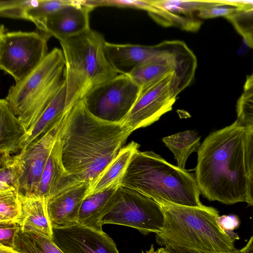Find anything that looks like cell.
Wrapping results in <instances>:
<instances>
[{
  "instance_id": "cell-1",
  "label": "cell",
  "mask_w": 253,
  "mask_h": 253,
  "mask_svg": "<svg viewBox=\"0 0 253 253\" xmlns=\"http://www.w3.org/2000/svg\"><path fill=\"white\" fill-rule=\"evenodd\" d=\"M130 134L121 123L94 115L84 98L77 102L62 118L54 145L70 187L98 177Z\"/></svg>"
},
{
  "instance_id": "cell-2",
  "label": "cell",
  "mask_w": 253,
  "mask_h": 253,
  "mask_svg": "<svg viewBox=\"0 0 253 253\" xmlns=\"http://www.w3.org/2000/svg\"><path fill=\"white\" fill-rule=\"evenodd\" d=\"M245 131L236 120L210 134L200 146L195 179L200 193L209 201L226 205L245 202Z\"/></svg>"
},
{
  "instance_id": "cell-3",
  "label": "cell",
  "mask_w": 253,
  "mask_h": 253,
  "mask_svg": "<svg viewBox=\"0 0 253 253\" xmlns=\"http://www.w3.org/2000/svg\"><path fill=\"white\" fill-rule=\"evenodd\" d=\"M119 184L135 190L160 205L204 206L195 177L152 151L134 153Z\"/></svg>"
},
{
  "instance_id": "cell-4",
  "label": "cell",
  "mask_w": 253,
  "mask_h": 253,
  "mask_svg": "<svg viewBox=\"0 0 253 253\" xmlns=\"http://www.w3.org/2000/svg\"><path fill=\"white\" fill-rule=\"evenodd\" d=\"M165 217L163 228L156 234L161 246H172L208 253L233 251L235 240L219 227L218 211L211 207L160 205Z\"/></svg>"
},
{
  "instance_id": "cell-5",
  "label": "cell",
  "mask_w": 253,
  "mask_h": 253,
  "mask_svg": "<svg viewBox=\"0 0 253 253\" xmlns=\"http://www.w3.org/2000/svg\"><path fill=\"white\" fill-rule=\"evenodd\" d=\"M105 42L91 29L60 42L65 61L67 112L93 87L118 75L106 57Z\"/></svg>"
},
{
  "instance_id": "cell-6",
  "label": "cell",
  "mask_w": 253,
  "mask_h": 253,
  "mask_svg": "<svg viewBox=\"0 0 253 253\" xmlns=\"http://www.w3.org/2000/svg\"><path fill=\"white\" fill-rule=\"evenodd\" d=\"M65 66L62 50L54 48L33 71L9 88L5 99L26 131L24 140L62 87Z\"/></svg>"
},
{
  "instance_id": "cell-7",
  "label": "cell",
  "mask_w": 253,
  "mask_h": 253,
  "mask_svg": "<svg viewBox=\"0 0 253 253\" xmlns=\"http://www.w3.org/2000/svg\"><path fill=\"white\" fill-rule=\"evenodd\" d=\"M106 57L118 74L128 75L137 65L145 62L165 59L175 64L176 72L172 87L177 95L193 82L197 59L193 52L183 41H165L154 45L133 44L105 43Z\"/></svg>"
},
{
  "instance_id": "cell-8",
  "label": "cell",
  "mask_w": 253,
  "mask_h": 253,
  "mask_svg": "<svg viewBox=\"0 0 253 253\" xmlns=\"http://www.w3.org/2000/svg\"><path fill=\"white\" fill-rule=\"evenodd\" d=\"M164 220L159 204L135 190L119 185L102 223L132 227L143 234H157L161 232Z\"/></svg>"
},
{
  "instance_id": "cell-9",
  "label": "cell",
  "mask_w": 253,
  "mask_h": 253,
  "mask_svg": "<svg viewBox=\"0 0 253 253\" xmlns=\"http://www.w3.org/2000/svg\"><path fill=\"white\" fill-rule=\"evenodd\" d=\"M48 36L35 32H7L0 29V68L21 81L44 59L47 52Z\"/></svg>"
},
{
  "instance_id": "cell-10",
  "label": "cell",
  "mask_w": 253,
  "mask_h": 253,
  "mask_svg": "<svg viewBox=\"0 0 253 253\" xmlns=\"http://www.w3.org/2000/svg\"><path fill=\"white\" fill-rule=\"evenodd\" d=\"M141 90L128 76L118 74L91 89L84 99L94 115L114 123H122L138 99Z\"/></svg>"
},
{
  "instance_id": "cell-11",
  "label": "cell",
  "mask_w": 253,
  "mask_h": 253,
  "mask_svg": "<svg viewBox=\"0 0 253 253\" xmlns=\"http://www.w3.org/2000/svg\"><path fill=\"white\" fill-rule=\"evenodd\" d=\"M175 73L142 90L130 111L121 123L131 133L158 121L172 109L176 99L172 89Z\"/></svg>"
},
{
  "instance_id": "cell-12",
  "label": "cell",
  "mask_w": 253,
  "mask_h": 253,
  "mask_svg": "<svg viewBox=\"0 0 253 253\" xmlns=\"http://www.w3.org/2000/svg\"><path fill=\"white\" fill-rule=\"evenodd\" d=\"M62 119L15 155L20 170L19 193L38 194L41 179L55 144Z\"/></svg>"
},
{
  "instance_id": "cell-13",
  "label": "cell",
  "mask_w": 253,
  "mask_h": 253,
  "mask_svg": "<svg viewBox=\"0 0 253 253\" xmlns=\"http://www.w3.org/2000/svg\"><path fill=\"white\" fill-rule=\"evenodd\" d=\"M52 241L63 253H119L112 239L77 222L53 227Z\"/></svg>"
},
{
  "instance_id": "cell-14",
  "label": "cell",
  "mask_w": 253,
  "mask_h": 253,
  "mask_svg": "<svg viewBox=\"0 0 253 253\" xmlns=\"http://www.w3.org/2000/svg\"><path fill=\"white\" fill-rule=\"evenodd\" d=\"M94 8L85 0H75L46 18L44 34L62 42L89 30V14Z\"/></svg>"
},
{
  "instance_id": "cell-15",
  "label": "cell",
  "mask_w": 253,
  "mask_h": 253,
  "mask_svg": "<svg viewBox=\"0 0 253 253\" xmlns=\"http://www.w3.org/2000/svg\"><path fill=\"white\" fill-rule=\"evenodd\" d=\"M18 197L21 212L19 222L20 229L52 240L53 226L48 211V200L38 195L19 192Z\"/></svg>"
},
{
  "instance_id": "cell-16",
  "label": "cell",
  "mask_w": 253,
  "mask_h": 253,
  "mask_svg": "<svg viewBox=\"0 0 253 253\" xmlns=\"http://www.w3.org/2000/svg\"><path fill=\"white\" fill-rule=\"evenodd\" d=\"M89 185V183L78 185L48 200V211L53 227L77 222Z\"/></svg>"
},
{
  "instance_id": "cell-17",
  "label": "cell",
  "mask_w": 253,
  "mask_h": 253,
  "mask_svg": "<svg viewBox=\"0 0 253 253\" xmlns=\"http://www.w3.org/2000/svg\"><path fill=\"white\" fill-rule=\"evenodd\" d=\"M119 185L113 186L84 198L77 223L96 231H103V218L113 203Z\"/></svg>"
},
{
  "instance_id": "cell-18",
  "label": "cell",
  "mask_w": 253,
  "mask_h": 253,
  "mask_svg": "<svg viewBox=\"0 0 253 253\" xmlns=\"http://www.w3.org/2000/svg\"><path fill=\"white\" fill-rule=\"evenodd\" d=\"M139 147L138 143L131 141L122 148L104 171L89 184L84 198L113 186L120 185L133 155L138 151Z\"/></svg>"
},
{
  "instance_id": "cell-19",
  "label": "cell",
  "mask_w": 253,
  "mask_h": 253,
  "mask_svg": "<svg viewBox=\"0 0 253 253\" xmlns=\"http://www.w3.org/2000/svg\"><path fill=\"white\" fill-rule=\"evenodd\" d=\"M0 155H11L21 150L26 131L6 99L0 100Z\"/></svg>"
},
{
  "instance_id": "cell-20",
  "label": "cell",
  "mask_w": 253,
  "mask_h": 253,
  "mask_svg": "<svg viewBox=\"0 0 253 253\" xmlns=\"http://www.w3.org/2000/svg\"><path fill=\"white\" fill-rule=\"evenodd\" d=\"M69 188L68 180L54 145L42 173L37 195L49 200Z\"/></svg>"
},
{
  "instance_id": "cell-21",
  "label": "cell",
  "mask_w": 253,
  "mask_h": 253,
  "mask_svg": "<svg viewBox=\"0 0 253 253\" xmlns=\"http://www.w3.org/2000/svg\"><path fill=\"white\" fill-rule=\"evenodd\" d=\"M66 92L65 81L58 93L44 111L31 132L26 137L21 150L44 133L52 126L63 118L67 112Z\"/></svg>"
},
{
  "instance_id": "cell-22",
  "label": "cell",
  "mask_w": 253,
  "mask_h": 253,
  "mask_svg": "<svg viewBox=\"0 0 253 253\" xmlns=\"http://www.w3.org/2000/svg\"><path fill=\"white\" fill-rule=\"evenodd\" d=\"M176 72V67L172 62L165 59H156L137 65L128 76L142 91L169 74L172 73L175 74Z\"/></svg>"
},
{
  "instance_id": "cell-23",
  "label": "cell",
  "mask_w": 253,
  "mask_h": 253,
  "mask_svg": "<svg viewBox=\"0 0 253 253\" xmlns=\"http://www.w3.org/2000/svg\"><path fill=\"white\" fill-rule=\"evenodd\" d=\"M200 136L191 130L179 132L163 138V142L173 154L177 167L184 169L189 155L198 151Z\"/></svg>"
},
{
  "instance_id": "cell-24",
  "label": "cell",
  "mask_w": 253,
  "mask_h": 253,
  "mask_svg": "<svg viewBox=\"0 0 253 253\" xmlns=\"http://www.w3.org/2000/svg\"><path fill=\"white\" fill-rule=\"evenodd\" d=\"M13 249L21 253H63L52 240L20 228L15 234Z\"/></svg>"
},
{
  "instance_id": "cell-25",
  "label": "cell",
  "mask_w": 253,
  "mask_h": 253,
  "mask_svg": "<svg viewBox=\"0 0 253 253\" xmlns=\"http://www.w3.org/2000/svg\"><path fill=\"white\" fill-rule=\"evenodd\" d=\"M154 6L181 16L195 18L194 13L216 4L217 0H148Z\"/></svg>"
},
{
  "instance_id": "cell-26",
  "label": "cell",
  "mask_w": 253,
  "mask_h": 253,
  "mask_svg": "<svg viewBox=\"0 0 253 253\" xmlns=\"http://www.w3.org/2000/svg\"><path fill=\"white\" fill-rule=\"evenodd\" d=\"M0 193H18L20 170L15 155H0Z\"/></svg>"
},
{
  "instance_id": "cell-27",
  "label": "cell",
  "mask_w": 253,
  "mask_h": 253,
  "mask_svg": "<svg viewBox=\"0 0 253 253\" xmlns=\"http://www.w3.org/2000/svg\"><path fill=\"white\" fill-rule=\"evenodd\" d=\"M75 2V0H40L37 5L27 11V20L33 22L44 34L46 18L52 13Z\"/></svg>"
},
{
  "instance_id": "cell-28",
  "label": "cell",
  "mask_w": 253,
  "mask_h": 253,
  "mask_svg": "<svg viewBox=\"0 0 253 253\" xmlns=\"http://www.w3.org/2000/svg\"><path fill=\"white\" fill-rule=\"evenodd\" d=\"M18 193H0V223L19 224L21 212Z\"/></svg>"
},
{
  "instance_id": "cell-29",
  "label": "cell",
  "mask_w": 253,
  "mask_h": 253,
  "mask_svg": "<svg viewBox=\"0 0 253 253\" xmlns=\"http://www.w3.org/2000/svg\"><path fill=\"white\" fill-rule=\"evenodd\" d=\"M226 18L243 37L247 44L253 48V10H238Z\"/></svg>"
},
{
  "instance_id": "cell-30",
  "label": "cell",
  "mask_w": 253,
  "mask_h": 253,
  "mask_svg": "<svg viewBox=\"0 0 253 253\" xmlns=\"http://www.w3.org/2000/svg\"><path fill=\"white\" fill-rule=\"evenodd\" d=\"M40 1V0H1L0 15L3 17L27 20V11Z\"/></svg>"
},
{
  "instance_id": "cell-31",
  "label": "cell",
  "mask_w": 253,
  "mask_h": 253,
  "mask_svg": "<svg viewBox=\"0 0 253 253\" xmlns=\"http://www.w3.org/2000/svg\"><path fill=\"white\" fill-rule=\"evenodd\" d=\"M237 120L243 126L253 123V92H243L236 105Z\"/></svg>"
},
{
  "instance_id": "cell-32",
  "label": "cell",
  "mask_w": 253,
  "mask_h": 253,
  "mask_svg": "<svg viewBox=\"0 0 253 253\" xmlns=\"http://www.w3.org/2000/svg\"><path fill=\"white\" fill-rule=\"evenodd\" d=\"M216 4L205 7L197 12V16L202 19H209L218 17H227L238 11L237 7L224 2L217 0Z\"/></svg>"
},
{
  "instance_id": "cell-33",
  "label": "cell",
  "mask_w": 253,
  "mask_h": 253,
  "mask_svg": "<svg viewBox=\"0 0 253 253\" xmlns=\"http://www.w3.org/2000/svg\"><path fill=\"white\" fill-rule=\"evenodd\" d=\"M19 228L16 223H0V245L13 248L15 236Z\"/></svg>"
},
{
  "instance_id": "cell-34",
  "label": "cell",
  "mask_w": 253,
  "mask_h": 253,
  "mask_svg": "<svg viewBox=\"0 0 253 253\" xmlns=\"http://www.w3.org/2000/svg\"><path fill=\"white\" fill-rule=\"evenodd\" d=\"M217 223L220 228L235 240H239V236L234 232L240 224V220L235 215H219L217 218Z\"/></svg>"
},
{
  "instance_id": "cell-35",
  "label": "cell",
  "mask_w": 253,
  "mask_h": 253,
  "mask_svg": "<svg viewBox=\"0 0 253 253\" xmlns=\"http://www.w3.org/2000/svg\"><path fill=\"white\" fill-rule=\"evenodd\" d=\"M245 159L248 175L253 174V123L245 126Z\"/></svg>"
},
{
  "instance_id": "cell-36",
  "label": "cell",
  "mask_w": 253,
  "mask_h": 253,
  "mask_svg": "<svg viewBox=\"0 0 253 253\" xmlns=\"http://www.w3.org/2000/svg\"><path fill=\"white\" fill-rule=\"evenodd\" d=\"M165 249L168 253H242L241 250L236 249L230 252L223 253L204 252L172 246H166Z\"/></svg>"
},
{
  "instance_id": "cell-37",
  "label": "cell",
  "mask_w": 253,
  "mask_h": 253,
  "mask_svg": "<svg viewBox=\"0 0 253 253\" xmlns=\"http://www.w3.org/2000/svg\"><path fill=\"white\" fill-rule=\"evenodd\" d=\"M237 7L240 11L253 10V0H223Z\"/></svg>"
},
{
  "instance_id": "cell-38",
  "label": "cell",
  "mask_w": 253,
  "mask_h": 253,
  "mask_svg": "<svg viewBox=\"0 0 253 253\" xmlns=\"http://www.w3.org/2000/svg\"><path fill=\"white\" fill-rule=\"evenodd\" d=\"M245 202L253 206V174L248 175V186Z\"/></svg>"
},
{
  "instance_id": "cell-39",
  "label": "cell",
  "mask_w": 253,
  "mask_h": 253,
  "mask_svg": "<svg viewBox=\"0 0 253 253\" xmlns=\"http://www.w3.org/2000/svg\"><path fill=\"white\" fill-rule=\"evenodd\" d=\"M244 92H253V74L247 77L244 86Z\"/></svg>"
},
{
  "instance_id": "cell-40",
  "label": "cell",
  "mask_w": 253,
  "mask_h": 253,
  "mask_svg": "<svg viewBox=\"0 0 253 253\" xmlns=\"http://www.w3.org/2000/svg\"><path fill=\"white\" fill-rule=\"evenodd\" d=\"M242 253H253V235L251 237L246 245L241 249Z\"/></svg>"
},
{
  "instance_id": "cell-41",
  "label": "cell",
  "mask_w": 253,
  "mask_h": 253,
  "mask_svg": "<svg viewBox=\"0 0 253 253\" xmlns=\"http://www.w3.org/2000/svg\"><path fill=\"white\" fill-rule=\"evenodd\" d=\"M0 253H21L13 248L0 245Z\"/></svg>"
},
{
  "instance_id": "cell-42",
  "label": "cell",
  "mask_w": 253,
  "mask_h": 253,
  "mask_svg": "<svg viewBox=\"0 0 253 253\" xmlns=\"http://www.w3.org/2000/svg\"><path fill=\"white\" fill-rule=\"evenodd\" d=\"M164 248H159L157 250L155 251L154 250L153 245H152L149 250H148L145 252H142V253H162L164 251Z\"/></svg>"
},
{
  "instance_id": "cell-43",
  "label": "cell",
  "mask_w": 253,
  "mask_h": 253,
  "mask_svg": "<svg viewBox=\"0 0 253 253\" xmlns=\"http://www.w3.org/2000/svg\"><path fill=\"white\" fill-rule=\"evenodd\" d=\"M168 253L166 251V250H165V248H164V251H163V253Z\"/></svg>"
}]
</instances>
